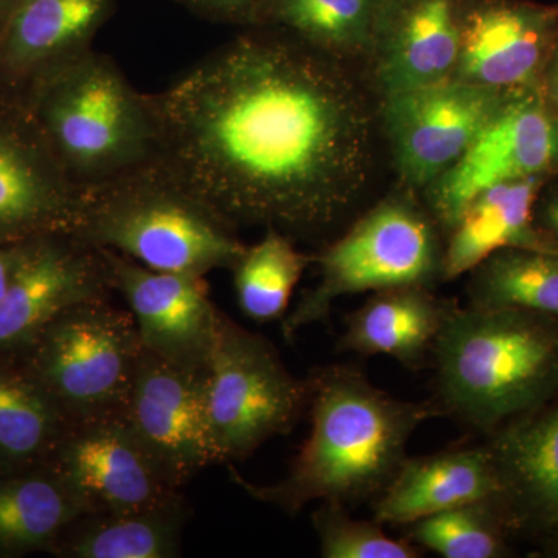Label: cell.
Segmentation results:
<instances>
[{"mask_svg":"<svg viewBox=\"0 0 558 558\" xmlns=\"http://www.w3.org/2000/svg\"><path fill=\"white\" fill-rule=\"evenodd\" d=\"M487 447L501 481L495 502L508 527H558V403L498 428Z\"/></svg>","mask_w":558,"mask_h":558,"instance_id":"cell-19","label":"cell"},{"mask_svg":"<svg viewBox=\"0 0 558 558\" xmlns=\"http://www.w3.org/2000/svg\"><path fill=\"white\" fill-rule=\"evenodd\" d=\"M535 219L539 229L558 244V186L550 189L545 196L539 194L537 207H535Z\"/></svg>","mask_w":558,"mask_h":558,"instance_id":"cell-33","label":"cell"},{"mask_svg":"<svg viewBox=\"0 0 558 558\" xmlns=\"http://www.w3.org/2000/svg\"><path fill=\"white\" fill-rule=\"evenodd\" d=\"M143 348L130 310L101 296L61 312L24 351L28 374L75 424L123 416Z\"/></svg>","mask_w":558,"mask_h":558,"instance_id":"cell-7","label":"cell"},{"mask_svg":"<svg viewBox=\"0 0 558 558\" xmlns=\"http://www.w3.org/2000/svg\"><path fill=\"white\" fill-rule=\"evenodd\" d=\"M469 275L470 306L527 312L558 322V252L499 250Z\"/></svg>","mask_w":558,"mask_h":558,"instance_id":"cell-26","label":"cell"},{"mask_svg":"<svg viewBox=\"0 0 558 558\" xmlns=\"http://www.w3.org/2000/svg\"><path fill=\"white\" fill-rule=\"evenodd\" d=\"M148 100L161 163L238 229L315 236L366 185L365 94L347 64L277 32L245 28Z\"/></svg>","mask_w":558,"mask_h":558,"instance_id":"cell-1","label":"cell"},{"mask_svg":"<svg viewBox=\"0 0 558 558\" xmlns=\"http://www.w3.org/2000/svg\"><path fill=\"white\" fill-rule=\"evenodd\" d=\"M80 186L98 185L159 159L148 94L94 49L39 83L21 102Z\"/></svg>","mask_w":558,"mask_h":558,"instance_id":"cell-5","label":"cell"},{"mask_svg":"<svg viewBox=\"0 0 558 558\" xmlns=\"http://www.w3.org/2000/svg\"><path fill=\"white\" fill-rule=\"evenodd\" d=\"M13 245L0 244V300L9 288L11 271H13Z\"/></svg>","mask_w":558,"mask_h":558,"instance_id":"cell-34","label":"cell"},{"mask_svg":"<svg viewBox=\"0 0 558 558\" xmlns=\"http://www.w3.org/2000/svg\"><path fill=\"white\" fill-rule=\"evenodd\" d=\"M70 422L31 374L0 371V458L49 459Z\"/></svg>","mask_w":558,"mask_h":558,"instance_id":"cell-28","label":"cell"},{"mask_svg":"<svg viewBox=\"0 0 558 558\" xmlns=\"http://www.w3.org/2000/svg\"><path fill=\"white\" fill-rule=\"evenodd\" d=\"M207 403L216 464L233 465L292 432L310 407V385L290 373L269 339L219 311Z\"/></svg>","mask_w":558,"mask_h":558,"instance_id":"cell-8","label":"cell"},{"mask_svg":"<svg viewBox=\"0 0 558 558\" xmlns=\"http://www.w3.org/2000/svg\"><path fill=\"white\" fill-rule=\"evenodd\" d=\"M410 542L444 558H499L508 554L509 531L495 501L442 510L405 526Z\"/></svg>","mask_w":558,"mask_h":558,"instance_id":"cell-29","label":"cell"},{"mask_svg":"<svg viewBox=\"0 0 558 558\" xmlns=\"http://www.w3.org/2000/svg\"><path fill=\"white\" fill-rule=\"evenodd\" d=\"M319 556L325 558H421L422 549L409 538H392L377 521L352 519L347 506L322 502L312 513Z\"/></svg>","mask_w":558,"mask_h":558,"instance_id":"cell-30","label":"cell"},{"mask_svg":"<svg viewBox=\"0 0 558 558\" xmlns=\"http://www.w3.org/2000/svg\"><path fill=\"white\" fill-rule=\"evenodd\" d=\"M513 94L451 78L381 100V123L407 185L425 190L450 170Z\"/></svg>","mask_w":558,"mask_h":558,"instance_id":"cell-11","label":"cell"},{"mask_svg":"<svg viewBox=\"0 0 558 558\" xmlns=\"http://www.w3.org/2000/svg\"><path fill=\"white\" fill-rule=\"evenodd\" d=\"M81 194L27 110L0 101V244L72 233Z\"/></svg>","mask_w":558,"mask_h":558,"instance_id":"cell-14","label":"cell"},{"mask_svg":"<svg viewBox=\"0 0 558 558\" xmlns=\"http://www.w3.org/2000/svg\"><path fill=\"white\" fill-rule=\"evenodd\" d=\"M47 465V464H46ZM84 510L47 465L0 481V553L53 549Z\"/></svg>","mask_w":558,"mask_h":558,"instance_id":"cell-25","label":"cell"},{"mask_svg":"<svg viewBox=\"0 0 558 558\" xmlns=\"http://www.w3.org/2000/svg\"><path fill=\"white\" fill-rule=\"evenodd\" d=\"M2 462H3V461H2V458H0V464H2Z\"/></svg>","mask_w":558,"mask_h":558,"instance_id":"cell-36","label":"cell"},{"mask_svg":"<svg viewBox=\"0 0 558 558\" xmlns=\"http://www.w3.org/2000/svg\"><path fill=\"white\" fill-rule=\"evenodd\" d=\"M438 223L410 194H396L362 216L318 256L317 286L282 318V336L329 322L341 296L427 286L442 279L444 245Z\"/></svg>","mask_w":558,"mask_h":558,"instance_id":"cell-6","label":"cell"},{"mask_svg":"<svg viewBox=\"0 0 558 558\" xmlns=\"http://www.w3.org/2000/svg\"><path fill=\"white\" fill-rule=\"evenodd\" d=\"M208 371L182 368L143 348L123 418L161 478L182 490L216 465Z\"/></svg>","mask_w":558,"mask_h":558,"instance_id":"cell-10","label":"cell"},{"mask_svg":"<svg viewBox=\"0 0 558 558\" xmlns=\"http://www.w3.org/2000/svg\"><path fill=\"white\" fill-rule=\"evenodd\" d=\"M558 35V7L465 0L453 80L498 92L538 89Z\"/></svg>","mask_w":558,"mask_h":558,"instance_id":"cell-16","label":"cell"},{"mask_svg":"<svg viewBox=\"0 0 558 558\" xmlns=\"http://www.w3.org/2000/svg\"><path fill=\"white\" fill-rule=\"evenodd\" d=\"M196 16L219 24L255 27L260 0H179Z\"/></svg>","mask_w":558,"mask_h":558,"instance_id":"cell-31","label":"cell"},{"mask_svg":"<svg viewBox=\"0 0 558 558\" xmlns=\"http://www.w3.org/2000/svg\"><path fill=\"white\" fill-rule=\"evenodd\" d=\"M314 263L300 252L292 238L267 227L258 244L245 248L233 271L238 303L245 317L256 323L282 319L304 270Z\"/></svg>","mask_w":558,"mask_h":558,"instance_id":"cell-27","label":"cell"},{"mask_svg":"<svg viewBox=\"0 0 558 558\" xmlns=\"http://www.w3.org/2000/svg\"><path fill=\"white\" fill-rule=\"evenodd\" d=\"M457 306L427 286L379 290L362 307L344 315L339 349L362 357L387 355L405 368H422Z\"/></svg>","mask_w":558,"mask_h":558,"instance_id":"cell-22","label":"cell"},{"mask_svg":"<svg viewBox=\"0 0 558 558\" xmlns=\"http://www.w3.org/2000/svg\"><path fill=\"white\" fill-rule=\"evenodd\" d=\"M538 92L550 112L558 119V35L543 70Z\"/></svg>","mask_w":558,"mask_h":558,"instance_id":"cell-32","label":"cell"},{"mask_svg":"<svg viewBox=\"0 0 558 558\" xmlns=\"http://www.w3.org/2000/svg\"><path fill=\"white\" fill-rule=\"evenodd\" d=\"M190 505L150 512L84 513L54 543L51 553L69 558H175Z\"/></svg>","mask_w":558,"mask_h":558,"instance_id":"cell-24","label":"cell"},{"mask_svg":"<svg viewBox=\"0 0 558 558\" xmlns=\"http://www.w3.org/2000/svg\"><path fill=\"white\" fill-rule=\"evenodd\" d=\"M385 0H260L255 27L347 64L368 60Z\"/></svg>","mask_w":558,"mask_h":558,"instance_id":"cell-23","label":"cell"},{"mask_svg":"<svg viewBox=\"0 0 558 558\" xmlns=\"http://www.w3.org/2000/svg\"><path fill=\"white\" fill-rule=\"evenodd\" d=\"M101 252L110 288L126 301L143 347L182 368L208 371L220 310L205 278L148 269L112 250Z\"/></svg>","mask_w":558,"mask_h":558,"instance_id":"cell-15","label":"cell"},{"mask_svg":"<svg viewBox=\"0 0 558 558\" xmlns=\"http://www.w3.org/2000/svg\"><path fill=\"white\" fill-rule=\"evenodd\" d=\"M22 0H0V35L5 31L7 25H9L14 11L17 10Z\"/></svg>","mask_w":558,"mask_h":558,"instance_id":"cell-35","label":"cell"},{"mask_svg":"<svg viewBox=\"0 0 558 558\" xmlns=\"http://www.w3.org/2000/svg\"><path fill=\"white\" fill-rule=\"evenodd\" d=\"M73 236L157 271L231 270L247 245L238 227L159 159L81 194Z\"/></svg>","mask_w":558,"mask_h":558,"instance_id":"cell-4","label":"cell"},{"mask_svg":"<svg viewBox=\"0 0 558 558\" xmlns=\"http://www.w3.org/2000/svg\"><path fill=\"white\" fill-rule=\"evenodd\" d=\"M499 494L501 481L487 446L407 457L376 498L373 520L381 526L405 527L442 510L497 501Z\"/></svg>","mask_w":558,"mask_h":558,"instance_id":"cell-20","label":"cell"},{"mask_svg":"<svg viewBox=\"0 0 558 558\" xmlns=\"http://www.w3.org/2000/svg\"><path fill=\"white\" fill-rule=\"evenodd\" d=\"M465 0H385L366 64L381 100L451 80Z\"/></svg>","mask_w":558,"mask_h":558,"instance_id":"cell-17","label":"cell"},{"mask_svg":"<svg viewBox=\"0 0 558 558\" xmlns=\"http://www.w3.org/2000/svg\"><path fill=\"white\" fill-rule=\"evenodd\" d=\"M558 170V119L538 89L517 92L475 142L425 189L427 209L444 236L481 193Z\"/></svg>","mask_w":558,"mask_h":558,"instance_id":"cell-9","label":"cell"},{"mask_svg":"<svg viewBox=\"0 0 558 558\" xmlns=\"http://www.w3.org/2000/svg\"><path fill=\"white\" fill-rule=\"evenodd\" d=\"M47 465L84 513L150 512L189 505L132 436L123 416L70 424Z\"/></svg>","mask_w":558,"mask_h":558,"instance_id":"cell-12","label":"cell"},{"mask_svg":"<svg viewBox=\"0 0 558 558\" xmlns=\"http://www.w3.org/2000/svg\"><path fill=\"white\" fill-rule=\"evenodd\" d=\"M13 252L0 300V352L24 351L61 312L113 293L101 248L73 234H43L14 244Z\"/></svg>","mask_w":558,"mask_h":558,"instance_id":"cell-13","label":"cell"},{"mask_svg":"<svg viewBox=\"0 0 558 558\" xmlns=\"http://www.w3.org/2000/svg\"><path fill=\"white\" fill-rule=\"evenodd\" d=\"M312 428L284 478L274 484L230 478L248 497L296 515L311 502L355 506L379 497L405 461L411 436L444 416L436 400L392 398L351 365H330L307 377Z\"/></svg>","mask_w":558,"mask_h":558,"instance_id":"cell-2","label":"cell"},{"mask_svg":"<svg viewBox=\"0 0 558 558\" xmlns=\"http://www.w3.org/2000/svg\"><path fill=\"white\" fill-rule=\"evenodd\" d=\"M116 0H22L0 35V101L21 105L39 83L92 50Z\"/></svg>","mask_w":558,"mask_h":558,"instance_id":"cell-18","label":"cell"},{"mask_svg":"<svg viewBox=\"0 0 558 558\" xmlns=\"http://www.w3.org/2000/svg\"><path fill=\"white\" fill-rule=\"evenodd\" d=\"M546 180L531 178L501 183L475 197L447 233L444 281L470 274L499 250L558 252V244L539 229L535 219V207Z\"/></svg>","mask_w":558,"mask_h":558,"instance_id":"cell-21","label":"cell"},{"mask_svg":"<svg viewBox=\"0 0 558 558\" xmlns=\"http://www.w3.org/2000/svg\"><path fill=\"white\" fill-rule=\"evenodd\" d=\"M436 402L490 436L558 391V322L527 312L454 307L432 351Z\"/></svg>","mask_w":558,"mask_h":558,"instance_id":"cell-3","label":"cell"}]
</instances>
